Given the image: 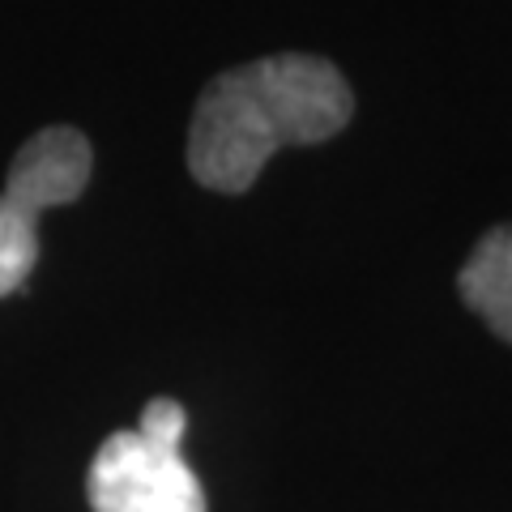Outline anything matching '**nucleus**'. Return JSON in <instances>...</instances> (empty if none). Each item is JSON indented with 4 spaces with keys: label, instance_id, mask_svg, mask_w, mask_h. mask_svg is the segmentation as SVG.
<instances>
[{
    "label": "nucleus",
    "instance_id": "f257e3e1",
    "mask_svg": "<svg viewBox=\"0 0 512 512\" xmlns=\"http://www.w3.org/2000/svg\"><path fill=\"white\" fill-rule=\"evenodd\" d=\"M355 116V94L325 56L282 52L218 73L188 128V171L210 192H248L282 146H320Z\"/></svg>",
    "mask_w": 512,
    "mask_h": 512
},
{
    "label": "nucleus",
    "instance_id": "f03ea898",
    "mask_svg": "<svg viewBox=\"0 0 512 512\" xmlns=\"http://www.w3.org/2000/svg\"><path fill=\"white\" fill-rule=\"evenodd\" d=\"M94 150L86 133L52 124L18 150L0 192V299L22 291L39 261V218L52 205H73L86 192Z\"/></svg>",
    "mask_w": 512,
    "mask_h": 512
},
{
    "label": "nucleus",
    "instance_id": "7ed1b4c3",
    "mask_svg": "<svg viewBox=\"0 0 512 512\" xmlns=\"http://www.w3.org/2000/svg\"><path fill=\"white\" fill-rule=\"evenodd\" d=\"M184 440L150 431H111L86 474L94 512H210L197 470L184 461Z\"/></svg>",
    "mask_w": 512,
    "mask_h": 512
},
{
    "label": "nucleus",
    "instance_id": "20e7f679",
    "mask_svg": "<svg viewBox=\"0 0 512 512\" xmlns=\"http://www.w3.org/2000/svg\"><path fill=\"white\" fill-rule=\"evenodd\" d=\"M461 299L495 338L512 342V222L491 227L457 274Z\"/></svg>",
    "mask_w": 512,
    "mask_h": 512
},
{
    "label": "nucleus",
    "instance_id": "39448f33",
    "mask_svg": "<svg viewBox=\"0 0 512 512\" xmlns=\"http://www.w3.org/2000/svg\"><path fill=\"white\" fill-rule=\"evenodd\" d=\"M141 431H150V436H163V440H184L188 431V414L184 406L175 402V397H154V402L141 410Z\"/></svg>",
    "mask_w": 512,
    "mask_h": 512
}]
</instances>
